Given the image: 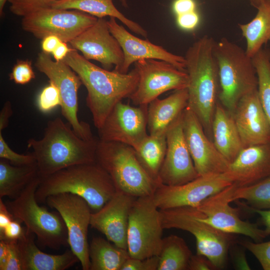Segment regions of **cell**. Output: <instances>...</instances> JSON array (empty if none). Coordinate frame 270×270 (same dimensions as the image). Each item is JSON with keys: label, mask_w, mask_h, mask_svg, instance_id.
<instances>
[{"label": "cell", "mask_w": 270, "mask_h": 270, "mask_svg": "<svg viewBox=\"0 0 270 270\" xmlns=\"http://www.w3.org/2000/svg\"><path fill=\"white\" fill-rule=\"evenodd\" d=\"M134 150L146 172L152 179L160 183L159 172L166 151V133L148 134Z\"/></svg>", "instance_id": "cell-31"}, {"label": "cell", "mask_w": 270, "mask_h": 270, "mask_svg": "<svg viewBox=\"0 0 270 270\" xmlns=\"http://www.w3.org/2000/svg\"><path fill=\"white\" fill-rule=\"evenodd\" d=\"M232 184L224 174L199 176L178 186L160 184L152 194V198L160 210L182 206L197 207L208 197Z\"/></svg>", "instance_id": "cell-15"}, {"label": "cell", "mask_w": 270, "mask_h": 270, "mask_svg": "<svg viewBox=\"0 0 270 270\" xmlns=\"http://www.w3.org/2000/svg\"><path fill=\"white\" fill-rule=\"evenodd\" d=\"M35 236L26 228L23 235L17 240L22 270H64L80 262L70 249L58 255L40 251L34 242Z\"/></svg>", "instance_id": "cell-24"}, {"label": "cell", "mask_w": 270, "mask_h": 270, "mask_svg": "<svg viewBox=\"0 0 270 270\" xmlns=\"http://www.w3.org/2000/svg\"><path fill=\"white\" fill-rule=\"evenodd\" d=\"M215 42L212 37L205 35L188 48L184 56L188 77V106L209 135H212V122L220 89L214 54Z\"/></svg>", "instance_id": "cell-3"}, {"label": "cell", "mask_w": 270, "mask_h": 270, "mask_svg": "<svg viewBox=\"0 0 270 270\" xmlns=\"http://www.w3.org/2000/svg\"></svg>", "instance_id": "cell-56"}, {"label": "cell", "mask_w": 270, "mask_h": 270, "mask_svg": "<svg viewBox=\"0 0 270 270\" xmlns=\"http://www.w3.org/2000/svg\"><path fill=\"white\" fill-rule=\"evenodd\" d=\"M152 195L136 198L129 214L128 250L132 258L158 256L162 242L161 215Z\"/></svg>", "instance_id": "cell-9"}, {"label": "cell", "mask_w": 270, "mask_h": 270, "mask_svg": "<svg viewBox=\"0 0 270 270\" xmlns=\"http://www.w3.org/2000/svg\"><path fill=\"white\" fill-rule=\"evenodd\" d=\"M0 158L8 160L14 166H25L36 162L32 152L28 154L16 153L8 146L0 131Z\"/></svg>", "instance_id": "cell-37"}, {"label": "cell", "mask_w": 270, "mask_h": 270, "mask_svg": "<svg viewBox=\"0 0 270 270\" xmlns=\"http://www.w3.org/2000/svg\"><path fill=\"white\" fill-rule=\"evenodd\" d=\"M62 42L59 38L54 35L44 37L41 42L42 52L48 54H52Z\"/></svg>", "instance_id": "cell-46"}, {"label": "cell", "mask_w": 270, "mask_h": 270, "mask_svg": "<svg viewBox=\"0 0 270 270\" xmlns=\"http://www.w3.org/2000/svg\"><path fill=\"white\" fill-rule=\"evenodd\" d=\"M187 88L176 90L164 99L158 98L148 105V130L150 135L166 133L170 126L188 105Z\"/></svg>", "instance_id": "cell-25"}, {"label": "cell", "mask_w": 270, "mask_h": 270, "mask_svg": "<svg viewBox=\"0 0 270 270\" xmlns=\"http://www.w3.org/2000/svg\"><path fill=\"white\" fill-rule=\"evenodd\" d=\"M72 49V48L68 47L66 42H62L52 54L56 61L60 62L62 61Z\"/></svg>", "instance_id": "cell-49"}, {"label": "cell", "mask_w": 270, "mask_h": 270, "mask_svg": "<svg viewBox=\"0 0 270 270\" xmlns=\"http://www.w3.org/2000/svg\"><path fill=\"white\" fill-rule=\"evenodd\" d=\"M251 5L257 8L261 3L262 0H249Z\"/></svg>", "instance_id": "cell-53"}, {"label": "cell", "mask_w": 270, "mask_h": 270, "mask_svg": "<svg viewBox=\"0 0 270 270\" xmlns=\"http://www.w3.org/2000/svg\"><path fill=\"white\" fill-rule=\"evenodd\" d=\"M40 176L36 163L14 166L8 160L0 159V198H17L26 187Z\"/></svg>", "instance_id": "cell-28"}, {"label": "cell", "mask_w": 270, "mask_h": 270, "mask_svg": "<svg viewBox=\"0 0 270 270\" xmlns=\"http://www.w3.org/2000/svg\"><path fill=\"white\" fill-rule=\"evenodd\" d=\"M107 24L110 32L120 44L124 54V62L119 72L127 74L130 65L144 59L164 60L180 70H186L184 56L171 53L148 40L134 36L124 26L119 24L114 18L110 17Z\"/></svg>", "instance_id": "cell-20"}, {"label": "cell", "mask_w": 270, "mask_h": 270, "mask_svg": "<svg viewBox=\"0 0 270 270\" xmlns=\"http://www.w3.org/2000/svg\"><path fill=\"white\" fill-rule=\"evenodd\" d=\"M8 1V0H0V14L1 16L3 14L4 8Z\"/></svg>", "instance_id": "cell-54"}, {"label": "cell", "mask_w": 270, "mask_h": 270, "mask_svg": "<svg viewBox=\"0 0 270 270\" xmlns=\"http://www.w3.org/2000/svg\"><path fill=\"white\" fill-rule=\"evenodd\" d=\"M98 18L79 10L50 6L23 16L22 26L38 38L54 35L68 43L93 25Z\"/></svg>", "instance_id": "cell-11"}, {"label": "cell", "mask_w": 270, "mask_h": 270, "mask_svg": "<svg viewBox=\"0 0 270 270\" xmlns=\"http://www.w3.org/2000/svg\"><path fill=\"white\" fill-rule=\"evenodd\" d=\"M120 0L124 6L126 7L128 6L127 0Z\"/></svg>", "instance_id": "cell-55"}, {"label": "cell", "mask_w": 270, "mask_h": 270, "mask_svg": "<svg viewBox=\"0 0 270 270\" xmlns=\"http://www.w3.org/2000/svg\"><path fill=\"white\" fill-rule=\"evenodd\" d=\"M158 256L140 259L130 256L124 264L121 270H158Z\"/></svg>", "instance_id": "cell-40"}, {"label": "cell", "mask_w": 270, "mask_h": 270, "mask_svg": "<svg viewBox=\"0 0 270 270\" xmlns=\"http://www.w3.org/2000/svg\"><path fill=\"white\" fill-rule=\"evenodd\" d=\"M56 0H8L10 9L14 14L22 17L40 8L50 7Z\"/></svg>", "instance_id": "cell-36"}, {"label": "cell", "mask_w": 270, "mask_h": 270, "mask_svg": "<svg viewBox=\"0 0 270 270\" xmlns=\"http://www.w3.org/2000/svg\"><path fill=\"white\" fill-rule=\"evenodd\" d=\"M216 270V268L206 256L198 254L192 256L189 263V270Z\"/></svg>", "instance_id": "cell-44"}, {"label": "cell", "mask_w": 270, "mask_h": 270, "mask_svg": "<svg viewBox=\"0 0 270 270\" xmlns=\"http://www.w3.org/2000/svg\"><path fill=\"white\" fill-rule=\"evenodd\" d=\"M252 58L258 77L259 98L270 124V50L262 48Z\"/></svg>", "instance_id": "cell-33"}, {"label": "cell", "mask_w": 270, "mask_h": 270, "mask_svg": "<svg viewBox=\"0 0 270 270\" xmlns=\"http://www.w3.org/2000/svg\"><path fill=\"white\" fill-rule=\"evenodd\" d=\"M192 255L182 238L170 234L162 239L158 270H189Z\"/></svg>", "instance_id": "cell-32"}, {"label": "cell", "mask_w": 270, "mask_h": 270, "mask_svg": "<svg viewBox=\"0 0 270 270\" xmlns=\"http://www.w3.org/2000/svg\"><path fill=\"white\" fill-rule=\"evenodd\" d=\"M236 186L232 184L203 200L196 207L198 218L224 232L244 235L260 242L268 236L264 230L242 220L238 210L230 204Z\"/></svg>", "instance_id": "cell-14"}, {"label": "cell", "mask_w": 270, "mask_h": 270, "mask_svg": "<svg viewBox=\"0 0 270 270\" xmlns=\"http://www.w3.org/2000/svg\"><path fill=\"white\" fill-rule=\"evenodd\" d=\"M214 54L218 70V102L232 114L240 100L258 89L252 58L237 44L223 38L216 42Z\"/></svg>", "instance_id": "cell-5"}, {"label": "cell", "mask_w": 270, "mask_h": 270, "mask_svg": "<svg viewBox=\"0 0 270 270\" xmlns=\"http://www.w3.org/2000/svg\"><path fill=\"white\" fill-rule=\"evenodd\" d=\"M96 162L110 176L116 190L136 198L152 196L161 184L146 172L134 148L123 143L98 139Z\"/></svg>", "instance_id": "cell-6"}, {"label": "cell", "mask_w": 270, "mask_h": 270, "mask_svg": "<svg viewBox=\"0 0 270 270\" xmlns=\"http://www.w3.org/2000/svg\"><path fill=\"white\" fill-rule=\"evenodd\" d=\"M176 22L181 28L191 30L194 29L198 24L200 16L196 10L177 16Z\"/></svg>", "instance_id": "cell-43"}, {"label": "cell", "mask_w": 270, "mask_h": 270, "mask_svg": "<svg viewBox=\"0 0 270 270\" xmlns=\"http://www.w3.org/2000/svg\"><path fill=\"white\" fill-rule=\"evenodd\" d=\"M14 219L5 203L0 198V231L4 230Z\"/></svg>", "instance_id": "cell-47"}, {"label": "cell", "mask_w": 270, "mask_h": 270, "mask_svg": "<svg viewBox=\"0 0 270 270\" xmlns=\"http://www.w3.org/2000/svg\"><path fill=\"white\" fill-rule=\"evenodd\" d=\"M236 186L254 184L270 176V144L244 148L224 173Z\"/></svg>", "instance_id": "cell-23"}, {"label": "cell", "mask_w": 270, "mask_h": 270, "mask_svg": "<svg viewBox=\"0 0 270 270\" xmlns=\"http://www.w3.org/2000/svg\"><path fill=\"white\" fill-rule=\"evenodd\" d=\"M234 254V264L236 268L242 270H250V267L246 260L244 253L240 250Z\"/></svg>", "instance_id": "cell-52"}, {"label": "cell", "mask_w": 270, "mask_h": 270, "mask_svg": "<svg viewBox=\"0 0 270 270\" xmlns=\"http://www.w3.org/2000/svg\"><path fill=\"white\" fill-rule=\"evenodd\" d=\"M12 112L11 103L9 101L6 102L0 112V131L8 126Z\"/></svg>", "instance_id": "cell-48"}, {"label": "cell", "mask_w": 270, "mask_h": 270, "mask_svg": "<svg viewBox=\"0 0 270 270\" xmlns=\"http://www.w3.org/2000/svg\"><path fill=\"white\" fill-rule=\"evenodd\" d=\"M72 48L79 50L88 60L100 62L102 68L119 72L124 60L122 48L111 34L104 18L97 21L70 42Z\"/></svg>", "instance_id": "cell-19"}, {"label": "cell", "mask_w": 270, "mask_h": 270, "mask_svg": "<svg viewBox=\"0 0 270 270\" xmlns=\"http://www.w3.org/2000/svg\"><path fill=\"white\" fill-rule=\"evenodd\" d=\"M35 66L58 88L62 114L74 132L84 140L94 138L89 124L80 121L78 117V90L82 84L78 75L62 60L54 61L50 54L43 52L38 54Z\"/></svg>", "instance_id": "cell-10"}, {"label": "cell", "mask_w": 270, "mask_h": 270, "mask_svg": "<svg viewBox=\"0 0 270 270\" xmlns=\"http://www.w3.org/2000/svg\"><path fill=\"white\" fill-rule=\"evenodd\" d=\"M41 180L38 176L17 198L4 203L14 218L24 223L40 246L58 250L68 244V230L58 212H50L38 205L36 192Z\"/></svg>", "instance_id": "cell-7"}, {"label": "cell", "mask_w": 270, "mask_h": 270, "mask_svg": "<svg viewBox=\"0 0 270 270\" xmlns=\"http://www.w3.org/2000/svg\"><path fill=\"white\" fill-rule=\"evenodd\" d=\"M116 192L110 176L95 162L71 166L42 178L36 198L38 202H44L50 196L71 193L84 199L95 212Z\"/></svg>", "instance_id": "cell-4"}, {"label": "cell", "mask_w": 270, "mask_h": 270, "mask_svg": "<svg viewBox=\"0 0 270 270\" xmlns=\"http://www.w3.org/2000/svg\"><path fill=\"white\" fill-rule=\"evenodd\" d=\"M61 98L59 90L52 83L45 86L40 93L37 98V106L43 113H48L61 105Z\"/></svg>", "instance_id": "cell-35"}, {"label": "cell", "mask_w": 270, "mask_h": 270, "mask_svg": "<svg viewBox=\"0 0 270 270\" xmlns=\"http://www.w3.org/2000/svg\"><path fill=\"white\" fill-rule=\"evenodd\" d=\"M232 114L244 148L270 144V124L258 89L242 97Z\"/></svg>", "instance_id": "cell-22"}, {"label": "cell", "mask_w": 270, "mask_h": 270, "mask_svg": "<svg viewBox=\"0 0 270 270\" xmlns=\"http://www.w3.org/2000/svg\"><path fill=\"white\" fill-rule=\"evenodd\" d=\"M35 78L32 63L28 60H18L14 66L10 78L16 84H24Z\"/></svg>", "instance_id": "cell-39"}, {"label": "cell", "mask_w": 270, "mask_h": 270, "mask_svg": "<svg viewBox=\"0 0 270 270\" xmlns=\"http://www.w3.org/2000/svg\"><path fill=\"white\" fill-rule=\"evenodd\" d=\"M18 220L14 219L2 230L0 231V239L9 240H17L24 234L25 228H23Z\"/></svg>", "instance_id": "cell-42"}, {"label": "cell", "mask_w": 270, "mask_h": 270, "mask_svg": "<svg viewBox=\"0 0 270 270\" xmlns=\"http://www.w3.org/2000/svg\"><path fill=\"white\" fill-rule=\"evenodd\" d=\"M213 142L230 163L244 148L232 114L217 102L212 126Z\"/></svg>", "instance_id": "cell-26"}, {"label": "cell", "mask_w": 270, "mask_h": 270, "mask_svg": "<svg viewBox=\"0 0 270 270\" xmlns=\"http://www.w3.org/2000/svg\"><path fill=\"white\" fill-rule=\"evenodd\" d=\"M5 240L8 243L9 252L4 270H22L21 258L17 246V240Z\"/></svg>", "instance_id": "cell-41"}, {"label": "cell", "mask_w": 270, "mask_h": 270, "mask_svg": "<svg viewBox=\"0 0 270 270\" xmlns=\"http://www.w3.org/2000/svg\"><path fill=\"white\" fill-rule=\"evenodd\" d=\"M184 139L199 176L225 173L230 162L208 137L194 113L187 106L182 113Z\"/></svg>", "instance_id": "cell-16"}, {"label": "cell", "mask_w": 270, "mask_h": 270, "mask_svg": "<svg viewBox=\"0 0 270 270\" xmlns=\"http://www.w3.org/2000/svg\"><path fill=\"white\" fill-rule=\"evenodd\" d=\"M166 140V151L159 172L160 182L175 186L198 178L199 175L184 139L182 114L168 129Z\"/></svg>", "instance_id": "cell-18"}, {"label": "cell", "mask_w": 270, "mask_h": 270, "mask_svg": "<svg viewBox=\"0 0 270 270\" xmlns=\"http://www.w3.org/2000/svg\"><path fill=\"white\" fill-rule=\"evenodd\" d=\"M45 202L56 209L68 230L70 250L79 259L83 270H90L88 232L92 213L86 200L71 193H60L48 197Z\"/></svg>", "instance_id": "cell-12"}, {"label": "cell", "mask_w": 270, "mask_h": 270, "mask_svg": "<svg viewBox=\"0 0 270 270\" xmlns=\"http://www.w3.org/2000/svg\"><path fill=\"white\" fill-rule=\"evenodd\" d=\"M98 140L82 138L68 122L56 118L48 122L42 138H30L27 147L43 178L71 166L95 162Z\"/></svg>", "instance_id": "cell-2"}, {"label": "cell", "mask_w": 270, "mask_h": 270, "mask_svg": "<svg viewBox=\"0 0 270 270\" xmlns=\"http://www.w3.org/2000/svg\"><path fill=\"white\" fill-rule=\"evenodd\" d=\"M160 210L164 229L176 228L190 232L196 240V254L206 256L216 269L224 267L232 242V234L199 220L196 207L182 206Z\"/></svg>", "instance_id": "cell-8"}, {"label": "cell", "mask_w": 270, "mask_h": 270, "mask_svg": "<svg viewBox=\"0 0 270 270\" xmlns=\"http://www.w3.org/2000/svg\"><path fill=\"white\" fill-rule=\"evenodd\" d=\"M240 244L256 258L264 270H270V240L258 242L242 240Z\"/></svg>", "instance_id": "cell-38"}, {"label": "cell", "mask_w": 270, "mask_h": 270, "mask_svg": "<svg viewBox=\"0 0 270 270\" xmlns=\"http://www.w3.org/2000/svg\"><path fill=\"white\" fill-rule=\"evenodd\" d=\"M9 252L8 242L2 239H0V270H4L6 264Z\"/></svg>", "instance_id": "cell-51"}, {"label": "cell", "mask_w": 270, "mask_h": 270, "mask_svg": "<svg viewBox=\"0 0 270 270\" xmlns=\"http://www.w3.org/2000/svg\"><path fill=\"white\" fill-rule=\"evenodd\" d=\"M238 200H246L250 208L270 209V176L248 186H236L232 202Z\"/></svg>", "instance_id": "cell-34"}, {"label": "cell", "mask_w": 270, "mask_h": 270, "mask_svg": "<svg viewBox=\"0 0 270 270\" xmlns=\"http://www.w3.org/2000/svg\"><path fill=\"white\" fill-rule=\"evenodd\" d=\"M196 3L194 0H175L172 9L177 16L196 10Z\"/></svg>", "instance_id": "cell-45"}, {"label": "cell", "mask_w": 270, "mask_h": 270, "mask_svg": "<svg viewBox=\"0 0 270 270\" xmlns=\"http://www.w3.org/2000/svg\"><path fill=\"white\" fill-rule=\"evenodd\" d=\"M54 8L79 10L98 18L108 16L118 20L128 28L144 38L148 32L141 26L125 16L115 6L112 0H56Z\"/></svg>", "instance_id": "cell-27"}, {"label": "cell", "mask_w": 270, "mask_h": 270, "mask_svg": "<svg viewBox=\"0 0 270 270\" xmlns=\"http://www.w3.org/2000/svg\"><path fill=\"white\" fill-rule=\"evenodd\" d=\"M248 209L250 212L256 213L260 216L265 226V229L264 230L266 232L268 236L270 234V209L259 210L253 208L248 206Z\"/></svg>", "instance_id": "cell-50"}, {"label": "cell", "mask_w": 270, "mask_h": 270, "mask_svg": "<svg viewBox=\"0 0 270 270\" xmlns=\"http://www.w3.org/2000/svg\"><path fill=\"white\" fill-rule=\"evenodd\" d=\"M134 64L139 80L136 89L129 98L136 106L148 104L167 91L188 88L186 71L180 70L168 62L144 59Z\"/></svg>", "instance_id": "cell-13"}, {"label": "cell", "mask_w": 270, "mask_h": 270, "mask_svg": "<svg viewBox=\"0 0 270 270\" xmlns=\"http://www.w3.org/2000/svg\"><path fill=\"white\" fill-rule=\"evenodd\" d=\"M90 270H121L130 256L128 250L101 237L94 238L89 245Z\"/></svg>", "instance_id": "cell-30"}, {"label": "cell", "mask_w": 270, "mask_h": 270, "mask_svg": "<svg viewBox=\"0 0 270 270\" xmlns=\"http://www.w3.org/2000/svg\"><path fill=\"white\" fill-rule=\"evenodd\" d=\"M148 104L132 106L118 102L112 109L102 127L98 129L99 140L116 142L134 148L148 135Z\"/></svg>", "instance_id": "cell-17"}, {"label": "cell", "mask_w": 270, "mask_h": 270, "mask_svg": "<svg viewBox=\"0 0 270 270\" xmlns=\"http://www.w3.org/2000/svg\"><path fill=\"white\" fill-rule=\"evenodd\" d=\"M136 198L116 190L100 210L92 213L90 226L103 234L110 242L128 250L129 214Z\"/></svg>", "instance_id": "cell-21"}, {"label": "cell", "mask_w": 270, "mask_h": 270, "mask_svg": "<svg viewBox=\"0 0 270 270\" xmlns=\"http://www.w3.org/2000/svg\"><path fill=\"white\" fill-rule=\"evenodd\" d=\"M256 9V14L251 21L239 24L246 40V52L250 58L270 40V0H262Z\"/></svg>", "instance_id": "cell-29"}, {"label": "cell", "mask_w": 270, "mask_h": 270, "mask_svg": "<svg viewBox=\"0 0 270 270\" xmlns=\"http://www.w3.org/2000/svg\"><path fill=\"white\" fill-rule=\"evenodd\" d=\"M80 77L86 88V104L96 128H100L114 107L137 88L139 76L134 68L127 74L107 70L90 62L72 49L62 60Z\"/></svg>", "instance_id": "cell-1"}]
</instances>
